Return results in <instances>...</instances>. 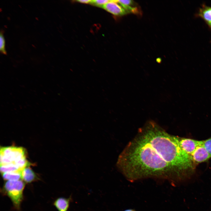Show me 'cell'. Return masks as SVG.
<instances>
[{"label":"cell","instance_id":"cell-1","mask_svg":"<svg viewBox=\"0 0 211 211\" xmlns=\"http://www.w3.org/2000/svg\"><path fill=\"white\" fill-rule=\"evenodd\" d=\"M129 181L148 178L171 179L193 170L190 155L180 146L178 137L149 120L120 155L117 163Z\"/></svg>","mask_w":211,"mask_h":211},{"label":"cell","instance_id":"cell-2","mask_svg":"<svg viewBox=\"0 0 211 211\" xmlns=\"http://www.w3.org/2000/svg\"><path fill=\"white\" fill-rule=\"evenodd\" d=\"M25 187L24 183L21 180L6 181L3 185L4 192L11 200L14 207L20 209L23 199V191Z\"/></svg>","mask_w":211,"mask_h":211},{"label":"cell","instance_id":"cell-3","mask_svg":"<svg viewBox=\"0 0 211 211\" xmlns=\"http://www.w3.org/2000/svg\"><path fill=\"white\" fill-rule=\"evenodd\" d=\"M26 153L25 149L21 147L9 146L1 147L0 165L13 164L16 166V164L19 161L26 158Z\"/></svg>","mask_w":211,"mask_h":211},{"label":"cell","instance_id":"cell-4","mask_svg":"<svg viewBox=\"0 0 211 211\" xmlns=\"http://www.w3.org/2000/svg\"><path fill=\"white\" fill-rule=\"evenodd\" d=\"M178 144L181 148L185 152L190 155L193 153L199 145L203 143V141H198L178 137Z\"/></svg>","mask_w":211,"mask_h":211},{"label":"cell","instance_id":"cell-5","mask_svg":"<svg viewBox=\"0 0 211 211\" xmlns=\"http://www.w3.org/2000/svg\"><path fill=\"white\" fill-rule=\"evenodd\" d=\"M102 8L110 13L117 16H122L128 13L117 2V0H110L102 7Z\"/></svg>","mask_w":211,"mask_h":211},{"label":"cell","instance_id":"cell-6","mask_svg":"<svg viewBox=\"0 0 211 211\" xmlns=\"http://www.w3.org/2000/svg\"><path fill=\"white\" fill-rule=\"evenodd\" d=\"M190 156L193 162L198 163L204 162L211 157V156L204 147L203 144L196 148Z\"/></svg>","mask_w":211,"mask_h":211},{"label":"cell","instance_id":"cell-7","mask_svg":"<svg viewBox=\"0 0 211 211\" xmlns=\"http://www.w3.org/2000/svg\"><path fill=\"white\" fill-rule=\"evenodd\" d=\"M72 199L71 195L67 198L59 197L55 201L53 204L58 211H67Z\"/></svg>","mask_w":211,"mask_h":211},{"label":"cell","instance_id":"cell-8","mask_svg":"<svg viewBox=\"0 0 211 211\" xmlns=\"http://www.w3.org/2000/svg\"><path fill=\"white\" fill-rule=\"evenodd\" d=\"M38 177L29 166L25 168L21 172V179L26 183H30L37 180Z\"/></svg>","mask_w":211,"mask_h":211},{"label":"cell","instance_id":"cell-9","mask_svg":"<svg viewBox=\"0 0 211 211\" xmlns=\"http://www.w3.org/2000/svg\"><path fill=\"white\" fill-rule=\"evenodd\" d=\"M198 15L207 24L211 23V7L205 5H202L199 10Z\"/></svg>","mask_w":211,"mask_h":211},{"label":"cell","instance_id":"cell-10","mask_svg":"<svg viewBox=\"0 0 211 211\" xmlns=\"http://www.w3.org/2000/svg\"><path fill=\"white\" fill-rule=\"evenodd\" d=\"M22 172V171H21ZM21 172H12L2 173L3 179L6 181H15L21 179Z\"/></svg>","mask_w":211,"mask_h":211},{"label":"cell","instance_id":"cell-11","mask_svg":"<svg viewBox=\"0 0 211 211\" xmlns=\"http://www.w3.org/2000/svg\"><path fill=\"white\" fill-rule=\"evenodd\" d=\"M0 172L1 173L12 172H21L16 165L13 164L0 165Z\"/></svg>","mask_w":211,"mask_h":211},{"label":"cell","instance_id":"cell-12","mask_svg":"<svg viewBox=\"0 0 211 211\" xmlns=\"http://www.w3.org/2000/svg\"><path fill=\"white\" fill-rule=\"evenodd\" d=\"M0 51L2 54L6 55V51L5 48V40L3 33L1 31L0 34Z\"/></svg>","mask_w":211,"mask_h":211},{"label":"cell","instance_id":"cell-13","mask_svg":"<svg viewBox=\"0 0 211 211\" xmlns=\"http://www.w3.org/2000/svg\"><path fill=\"white\" fill-rule=\"evenodd\" d=\"M107 0H91L90 4L96 6L101 7L103 6L110 1Z\"/></svg>","mask_w":211,"mask_h":211},{"label":"cell","instance_id":"cell-14","mask_svg":"<svg viewBox=\"0 0 211 211\" xmlns=\"http://www.w3.org/2000/svg\"><path fill=\"white\" fill-rule=\"evenodd\" d=\"M203 144L207 152L211 156V137L203 140Z\"/></svg>","mask_w":211,"mask_h":211},{"label":"cell","instance_id":"cell-15","mask_svg":"<svg viewBox=\"0 0 211 211\" xmlns=\"http://www.w3.org/2000/svg\"><path fill=\"white\" fill-rule=\"evenodd\" d=\"M117 1L121 6H132L134 4V1L130 0H117Z\"/></svg>","mask_w":211,"mask_h":211},{"label":"cell","instance_id":"cell-16","mask_svg":"<svg viewBox=\"0 0 211 211\" xmlns=\"http://www.w3.org/2000/svg\"><path fill=\"white\" fill-rule=\"evenodd\" d=\"M78 2L83 4H90L91 0H79L76 1Z\"/></svg>","mask_w":211,"mask_h":211},{"label":"cell","instance_id":"cell-17","mask_svg":"<svg viewBox=\"0 0 211 211\" xmlns=\"http://www.w3.org/2000/svg\"><path fill=\"white\" fill-rule=\"evenodd\" d=\"M123 211H136L135 210L132 209H126Z\"/></svg>","mask_w":211,"mask_h":211},{"label":"cell","instance_id":"cell-18","mask_svg":"<svg viewBox=\"0 0 211 211\" xmlns=\"http://www.w3.org/2000/svg\"><path fill=\"white\" fill-rule=\"evenodd\" d=\"M208 24V25L211 28V23Z\"/></svg>","mask_w":211,"mask_h":211}]
</instances>
